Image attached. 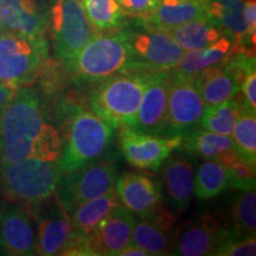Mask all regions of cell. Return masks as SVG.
<instances>
[{
  "label": "cell",
  "instance_id": "obj_1",
  "mask_svg": "<svg viewBox=\"0 0 256 256\" xmlns=\"http://www.w3.org/2000/svg\"><path fill=\"white\" fill-rule=\"evenodd\" d=\"M62 144L40 92L18 88L0 115V165L32 156L60 159Z\"/></svg>",
  "mask_w": 256,
  "mask_h": 256
},
{
  "label": "cell",
  "instance_id": "obj_2",
  "mask_svg": "<svg viewBox=\"0 0 256 256\" xmlns=\"http://www.w3.org/2000/svg\"><path fill=\"white\" fill-rule=\"evenodd\" d=\"M63 174L60 159L32 156L0 165V190L17 203L40 206L55 194Z\"/></svg>",
  "mask_w": 256,
  "mask_h": 256
},
{
  "label": "cell",
  "instance_id": "obj_3",
  "mask_svg": "<svg viewBox=\"0 0 256 256\" xmlns=\"http://www.w3.org/2000/svg\"><path fill=\"white\" fill-rule=\"evenodd\" d=\"M66 66L81 81H104L119 74L133 72L132 49L122 30L98 32Z\"/></svg>",
  "mask_w": 256,
  "mask_h": 256
},
{
  "label": "cell",
  "instance_id": "obj_4",
  "mask_svg": "<svg viewBox=\"0 0 256 256\" xmlns=\"http://www.w3.org/2000/svg\"><path fill=\"white\" fill-rule=\"evenodd\" d=\"M152 72H126L104 80L92 90L90 108L112 127L133 128Z\"/></svg>",
  "mask_w": 256,
  "mask_h": 256
},
{
  "label": "cell",
  "instance_id": "obj_5",
  "mask_svg": "<svg viewBox=\"0 0 256 256\" xmlns=\"http://www.w3.org/2000/svg\"><path fill=\"white\" fill-rule=\"evenodd\" d=\"M114 130V127L94 112L76 108L70 120L66 145L60 156L64 174H69L107 152L113 140Z\"/></svg>",
  "mask_w": 256,
  "mask_h": 256
},
{
  "label": "cell",
  "instance_id": "obj_6",
  "mask_svg": "<svg viewBox=\"0 0 256 256\" xmlns=\"http://www.w3.org/2000/svg\"><path fill=\"white\" fill-rule=\"evenodd\" d=\"M49 57L44 36L34 37L0 31V82L14 88L30 84L40 75Z\"/></svg>",
  "mask_w": 256,
  "mask_h": 256
},
{
  "label": "cell",
  "instance_id": "obj_7",
  "mask_svg": "<svg viewBox=\"0 0 256 256\" xmlns=\"http://www.w3.org/2000/svg\"><path fill=\"white\" fill-rule=\"evenodd\" d=\"M118 171V156L104 152L81 168L64 174L56 188V197L64 210L92 198L100 197L114 188Z\"/></svg>",
  "mask_w": 256,
  "mask_h": 256
},
{
  "label": "cell",
  "instance_id": "obj_8",
  "mask_svg": "<svg viewBox=\"0 0 256 256\" xmlns=\"http://www.w3.org/2000/svg\"><path fill=\"white\" fill-rule=\"evenodd\" d=\"M140 24L122 30L132 49L133 72H172L185 51L168 32Z\"/></svg>",
  "mask_w": 256,
  "mask_h": 256
},
{
  "label": "cell",
  "instance_id": "obj_9",
  "mask_svg": "<svg viewBox=\"0 0 256 256\" xmlns=\"http://www.w3.org/2000/svg\"><path fill=\"white\" fill-rule=\"evenodd\" d=\"M56 55L66 64L98 34L80 0H56L50 11Z\"/></svg>",
  "mask_w": 256,
  "mask_h": 256
},
{
  "label": "cell",
  "instance_id": "obj_10",
  "mask_svg": "<svg viewBox=\"0 0 256 256\" xmlns=\"http://www.w3.org/2000/svg\"><path fill=\"white\" fill-rule=\"evenodd\" d=\"M36 244L37 254L43 256L90 255L86 238L75 229L60 202L38 218Z\"/></svg>",
  "mask_w": 256,
  "mask_h": 256
},
{
  "label": "cell",
  "instance_id": "obj_11",
  "mask_svg": "<svg viewBox=\"0 0 256 256\" xmlns=\"http://www.w3.org/2000/svg\"><path fill=\"white\" fill-rule=\"evenodd\" d=\"M119 144L124 158L130 165L156 171L168 156L179 148L182 136L151 134L126 127L121 128Z\"/></svg>",
  "mask_w": 256,
  "mask_h": 256
},
{
  "label": "cell",
  "instance_id": "obj_12",
  "mask_svg": "<svg viewBox=\"0 0 256 256\" xmlns=\"http://www.w3.org/2000/svg\"><path fill=\"white\" fill-rule=\"evenodd\" d=\"M206 106L194 78L171 74L165 136H183L198 127Z\"/></svg>",
  "mask_w": 256,
  "mask_h": 256
},
{
  "label": "cell",
  "instance_id": "obj_13",
  "mask_svg": "<svg viewBox=\"0 0 256 256\" xmlns=\"http://www.w3.org/2000/svg\"><path fill=\"white\" fill-rule=\"evenodd\" d=\"M136 218L127 208L119 204L86 236L90 255H118L132 241Z\"/></svg>",
  "mask_w": 256,
  "mask_h": 256
},
{
  "label": "cell",
  "instance_id": "obj_14",
  "mask_svg": "<svg viewBox=\"0 0 256 256\" xmlns=\"http://www.w3.org/2000/svg\"><path fill=\"white\" fill-rule=\"evenodd\" d=\"M114 190L120 203L138 217L152 215L162 206V185L147 174L124 172L115 179Z\"/></svg>",
  "mask_w": 256,
  "mask_h": 256
},
{
  "label": "cell",
  "instance_id": "obj_15",
  "mask_svg": "<svg viewBox=\"0 0 256 256\" xmlns=\"http://www.w3.org/2000/svg\"><path fill=\"white\" fill-rule=\"evenodd\" d=\"M171 72H152L138 110L134 130L165 136Z\"/></svg>",
  "mask_w": 256,
  "mask_h": 256
},
{
  "label": "cell",
  "instance_id": "obj_16",
  "mask_svg": "<svg viewBox=\"0 0 256 256\" xmlns=\"http://www.w3.org/2000/svg\"><path fill=\"white\" fill-rule=\"evenodd\" d=\"M36 254V232L30 215L18 206L2 208L0 212V255Z\"/></svg>",
  "mask_w": 256,
  "mask_h": 256
},
{
  "label": "cell",
  "instance_id": "obj_17",
  "mask_svg": "<svg viewBox=\"0 0 256 256\" xmlns=\"http://www.w3.org/2000/svg\"><path fill=\"white\" fill-rule=\"evenodd\" d=\"M49 17L37 0H0V31L44 36Z\"/></svg>",
  "mask_w": 256,
  "mask_h": 256
},
{
  "label": "cell",
  "instance_id": "obj_18",
  "mask_svg": "<svg viewBox=\"0 0 256 256\" xmlns=\"http://www.w3.org/2000/svg\"><path fill=\"white\" fill-rule=\"evenodd\" d=\"M226 236V229L220 226L212 215L206 214L198 217L182 232L172 254L180 256L214 255Z\"/></svg>",
  "mask_w": 256,
  "mask_h": 256
},
{
  "label": "cell",
  "instance_id": "obj_19",
  "mask_svg": "<svg viewBox=\"0 0 256 256\" xmlns=\"http://www.w3.org/2000/svg\"><path fill=\"white\" fill-rule=\"evenodd\" d=\"M166 194L177 210L184 211L194 197V166L185 153H171L160 166Z\"/></svg>",
  "mask_w": 256,
  "mask_h": 256
},
{
  "label": "cell",
  "instance_id": "obj_20",
  "mask_svg": "<svg viewBox=\"0 0 256 256\" xmlns=\"http://www.w3.org/2000/svg\"><path fill=\"white\" fill-rule=\"evenodd\" d=\"M208 19L218 26L226 36L234 40L238 48L246 42H255L243 16L244 0H206Z\"/></svg>",
  "mask_w": 256,
  "mask_h": 256
},
{
  "label": "cell",
  "instance_id": "obj_21",
  "mask_svg": "<svg viewBox=\"0 0 256 256\" xmlns=\"http://www.w3.org/2000/svg\"><path fill=\"white\" fill-rule=\"evenodd\" d=\"M159 208L152 215L140 217L133 226L130 242L144 249L148 255H168L174 250V242L168 232L172 220H168V212H160Z\"/></svg>",
  "mask_w": 256,
  "mask_h": 256
},
{
  "label": "cell",
  "instance_id": "obj_22",
  "mask_svg": "<svg viewBox=\"0 0 256 256\" xmlns=\"http://www.w3.org/2000/svg\"><path fill=\"white\" fill-rule=\"evenodd\" d=\"M238 44L228 36H222L211 46L200 50L185 51L171 74L179 78H196L198 74L216 64L226 62L235 52Z\"/></svg>",
  "mask_w": 256,
  "mask_h": 256
},
{
  "label": "cell",
  "instance_id": "obj_23",
  "mask_svg": "<svg viewBox=\"0 0 256 256\" xmlns=\"http://www.w3.org/2000/svg\"><path fill=\"white\" fill-rule=\"evenodd\" d=\"M208 19L204 2L188 0H160L151 16L140 19L147 26L168 31L194 20Z\"/></svg>",
  "mask_w": 256,
  "mask_h": 256
},
{
  "label": "cell",
  "instance_id": "obj_24",
  "mask_svg": "<svg viewBox=\"0 0 256 256\" xmlns=\"http://www.w3.org/2000/svg\"><path fill=\"white\" fill-rule=\"evenodd\" d=\"M178 150L206 160H220L235 151L236 147L232 136L194 127L182 136V144Z\"/></svg>",
  "mask_w": 256,
  "mask_h": 256
},
{
  "label": "cell",
  "instance_id": "obj_25",
  "mask_svg": "<svg viewBox=\"0 0 256 256\" xmlns=\"http://www.w3.org/2000/svg\"><path fill=\"white\" fill-rule=\"evenodd\" d=\"M119 204V197L113 188L102 196L78 204L66 212L75 229L86 238Z\"/></svg>",
  "mask_w": 256,
  "mask_h": 256
},
{
  "label": "cell",
  "instance_id": "obj_26",
  "mask_svg": "<svg viewBox=\"0 0 256 256\" xmlns=\"http://www.w3.org/2000/svg\"><path fill=\"white\" fill-rule=\"evenodd\" d=\"M166 32H168L170 36L177 42L178 46L184 51L204 49L224 36L223 31L211 23L209 19L190 22L170 28Z\"/></svg>",
  "mask_w": 256,
  "mask_h": 256
},
{
  "label": "cell",
  "instance_id": "obj_27",
  "mask_svg": "<svg viewBox=\"0 0 256 256\" xmlns=\"http://www.w3.org/2000/svg\"><path fill=\"white\" fill-rule=\"evenodd\" d=\"M242 110V104L235 98L215 104H206L198 127L217 134L232 136L234 127Z\"/></svg>",
  "mask_w": 256,
  "mask_h": 256
},
{
  "label": "cell",
  "instance_id": "obj_28",
  "mask_svg": "<svg viewBox=\"0 0 256 256\" xmlns=\"http://www.w3.org/2000/svg\"><path fill=\"white\" fill-rule=\"evenodd\" d=\"M226 188L228 176L222 162L210 159L198 168L194 179V194L198 200H212Z\"/></svg>",
  "mask_w": 256,
  "mask_h": 256
},
{
  "label": "cell",
  "instance_id": "obj_29",
  "mask_svg": "<svg viewBox=\"0 0 256 256\" xmlns=\"http://www.w3.org/2000/svg\"><path fill=\"white\" fill-rule=\"evenodd\" d=\"M230 222L226 228L232 236L247 238L255 235L256 194L255 190L243 191L230 208Z\"/></svg>",
  "mask_w": 256,
  "mask_h": 256
},
{
  "label": "cell",
  "instance_id": "obj_30",
  "mask_svg": "<svg viewBox=\"0 0 256 256\" xmlns=\"http://www.w3.org/2000/svg\"><path fill=\"white\" fill-rule=\"evenodd\" d=\"M256 113L243 107L238 115L232 138L236 151L249 165L256 166Z\"/></svg>",
  "mask_w": 256,
  "mask_h": 256
},
{
  "label": "cell",
  "instance_id": "obj_31",
  "mask_svg": "<svg viewBox=\"0 0 256 256\" xmlns=\"http://www.w3.org/2000/svg\"><path fill=\"white\" fill-rule=\"evenodd\" d=\"M86 14L96 31L119 28L124 18L118 0H80Z\"/></svg>",
  "mask_w": 256,
  "mask_h": 256
},
{
  "label": "cell",
  "instance_id": "obj_32",
  "mask_svg": "<svg viewBox=\"0 0 256 256\" xmlns=\"http://www.w3.org/2000/svg\"><path fill=\"white\" fill-rule=\"evenodd\" d=\"M217 162H222L226 168L228 188L242 192L255 190V168L249 165L236 150Z\"/></svg>",
  "mask_w": 256,
  "mask_h": 256
},
{
  "label": "cell",
  "instance_id": "obj_33",
  "mask_svg": "<svg viewBox=\"0 0 256 256\" xmlns=\"http://www.w3.org/2000/svg\"><path fill=\"white\" fill-rule=\"evenodd\" d=\"M256 254L255 235L247 238L232 236L226 230V236L216 249L215 256H254Z\"/></svg>",
  "mask_w": 256,
  "mask_h": 256
},
{
  "label": "cell",
  "instance_id": "obj_34",
  "mask_svg": "<svg viewBox=\"0 0 256 256\" xmlns=\"http://www.w3.org/2000/svg\"><path fill=\"white\" fill-rule=\"evenodd\" d=\"M160 0H118L124 16L145 19L152 14Z\"/></svg>",
  "mask_w": 256,
  "mask_h": 256
},
{
  "label": "cell",
  "instance_id": "obj_35",
  "mask_svg": "<svg viewBox=\"0 0 256 256\" xmlns=\"http://www.w3.org/2000/svg\"><path fill=\"white\" fill-rule=\"evenodd\" d=\"M241 92H243L242 106L246 110L256 113V70L252 68L246 75L242 83Z\"/></svg>",
  "mask_w": 256,
  "mask_h": 256
},
{
  "label": "cell",
  "instance_id": "obj_36",
  "mask_svg": "<svg viewBox=\"0 0 256 256\" xmlns=\"http://www.w3.org/2000/svg\"><path fill=\"white\" fill-rule=\"evenodd\" d=\"M243 16H244L246 22H247L249 30L252 34H255L256 28V4L255 0H248L244 2V8H243Z\"/></svg>",
  "mask_w": 256,
  "mask_h": 256
},
{
  "label": "cell",
  "instance_id": "obj_37",
  "mask_svg": "<svg viewBox=\"0 0 256 256\" xmlns=\"http://www.w3.org/2000/svg\"><path fill=\"white\" fill-rule=\"evenodd\" d=\"M17 89L18 88H14L12 87V86L6 84V83L0 82V115H2L6 104H8V101L11 100L12 96L14 95Z\"/></svg>",
  "mask_w": 256,
  "mask_h": 256
},
{
  "label": "cell",
  "instance_id": "obj_38",
  "mask_svg": "<svg viewBox=\"0 0 256 256\" xmlns=\"http://www.w3.org/2000/svg\"><path fill=\"white\" fill-rule=\"evenodd\" d=\"M118 256H150V255L147 254L144 249L138 247L136 244H134V243L130 242L128 243L126 247L121 249Z\"/></svg>",
  "mask_w": 256,
  "mask_h": 256
},
{
  "label": "cell",
  "instance_id": "obj_39",
  "mask_svg": "<svg viewBox=\"0 0 256 256\" xmlns=\"http://www.w3.org/2000/svg\"><path fill=\"white\" fill-rule=\"evenodd\" d=\"M188 2H204L206 0H188Z\"/></svg>",
  "mask_w": 256,
  "mask_h": 256
},
{
  "label": "cell",
  "instance_id": "obj_40",
  "mask_svg": "<svg viewBox=\"0 0 256 256\" xmlns=\"http://www.w3.org/2000/svg\"><path fill=\"white\" fill-rule=\"evenodd\" d=\"M2 204H0V212H2Z\"/></svg>",
  "mask_w": 256,
  "mask_h": 256
}]
</instances>
